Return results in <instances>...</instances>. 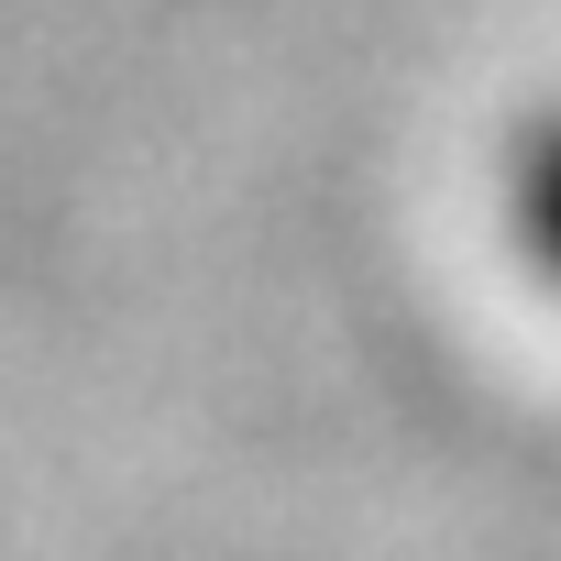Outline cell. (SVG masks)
Masks as SVG:
<instances>
[{"label":"cell","instance_id":"1","mask_svg":"<svg viewBox=\"0 0 561 561\" xmlns=\"http://www.w3.org/2000/svg\"><path fill=\"white\" fill-rule=\"evenodd\" d=\"M495 198H506V242L528 253V275H539V287L561 298V100H550L539 122H517Z\"/></svg>","mask_w":561,"mask_h":561}]
</instances>
